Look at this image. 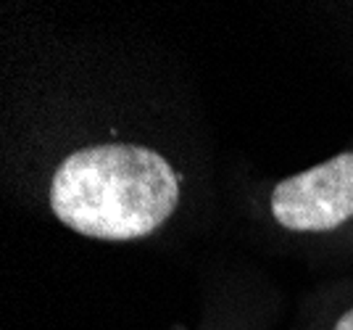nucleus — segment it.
Segmentation results:
<instances>
[{"mask_svg": "<svg viewBox=\"0 0 353 330\" xmlns=\"http://www.w3.org/2000/svg\"><path fill=\"white\" fill-rule=\"evenodd\" d=\"M332 330H353V307L348 309V312H345V315L340 317Z\"/></svg>", "mask_w": 353, "mask_h": 330, "instance_id": "7ed1b4c3", "label": "nucleus"}, {"mask_svg": "<svg viewBox=\"0 0 353 330\" xmlns=\"http://www.w3.org/2000/svg\"><path fill=\"white\" fill-rule=\"evenodd\" d=\"M269 206L293 233H327L353 220V151L274 185Z\"/></svg>", "mask_w": 353, "mask_h": 330, "instance_id": "f03ea898", "label": "nucleus"}, {"mask_svg": "<svg viewBox=\"0 0 353 330\" xmlns=\"http://www.w3.org/2000/svg\"><path fill=\"white\" fill-rule=\"evenodd\" d=\"M179 204V177L159 151L103 143L74 151L50 180V209L74 233L98 240L153 235Z\"/></svg>", "mask_w": 353, "mask_h": 330, "instance_id": "f257e3e1", "label": "nucleus"}]
</instances>
